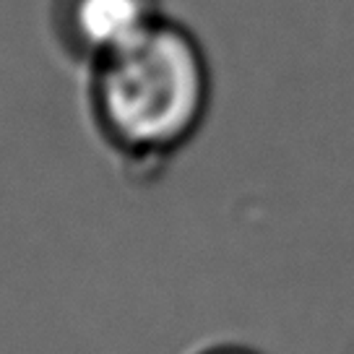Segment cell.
<instances>
[{
  "label": "cell",
  "instance_id": "6da1fadb",
  "mask_svg": "<svg viewBox=\"0 0 354 354\" xmlns=\"http://www.w3.org/2000/svg\"><path fill=\"white\" fill-rule=\"evenodd\" d=\"M94 110L115 146L162 156L193 138L211 97L209 63L198 39L159 19L141 37L94 63Z\"/></svg>",
  "mask_w": 354,
  "mask_h": 354
},
{
  "label": "cell",
  "instance_id": "7a4b0ae2",
  "mask_svg": "<svg viewBox=\"0 0 354 354\" xmlns=\"http://www.w3.org/2000/svg\"><path fill=\"white\" fill-rule=\"evenodd\" d=\"M162 19L156 0H68L71 39L94 63L125 47Z\"/></svg>",
  "mask_w": 354,
  "mask_h": 354
},
{
  "label": "cell",
  "instance_id": "3957f363",
  "mask_svg": "<svg viewBox=\"0 0 354 354\" xmlns=\"http://www.w3.org/2000/svg\"><path fill=\"white\" fill-rule=\"evenodd\" d=\"M201 354H258L248 346H237V344H224V346H214V349H206Z\"/></svg>",
  "mask_w": 354,
  "mask_h": 354
}]
</instances>
